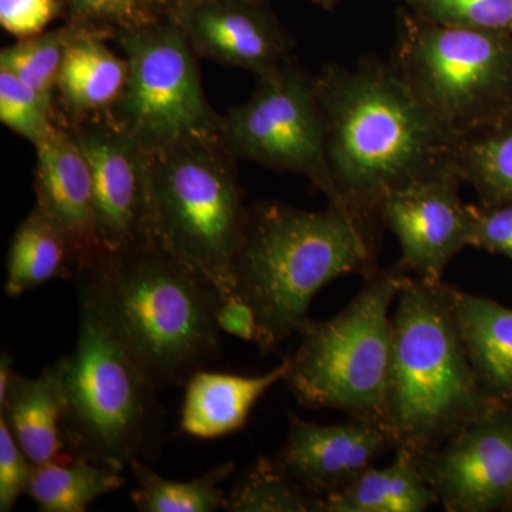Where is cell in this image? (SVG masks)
<instances>
[{
  "instance_id": "26",
  "label": "cell",
  "mask_w": 512,
  "mask_h": 512,
  "mask_svg": "<svg viewBox=\"0 0 512 512\" xmlns=\"http://www.w3.org/2000/svg\"><path fill=\"white\" fill-rule=\"evenodd\" d=\"M228 512H325V500L296 483L278 461L259 457L225 497Z\"/></svg>"
},
{
  "instance_id": "36",
  "label": "cell",
  "mask_w": 512,
  "mask_h": 512,
  "mask_svg": "<svg viewBox=\"0 0 512 512\" xmlns=\"http://www.w3.org/2000/svg\"><path fill=\"white\" fill-rule=\"evenodd\" d=\"M137 2L150 16H165L173 5V0H137Z\"/></svg>"
},
{
  "instance_id": "8",
  "label": "cell",
  "mask_w": 512,
  "mask_h": 512,
  "mask_svg": "<svg viewBox=\"0 0 512 512\" xmlns=\"http://www.w3.org/2000/svg\"><path fill=\"white\" fill-rule=\"evenodd\" d=\"M393 63L457 143L512 116V33L436 25L402 8Z\"/></svg>"
},
{
  "instance_id": "7",
  "label": "cell",
  "mask_w": 512,
  "mask_h": 512,
  "mask_svg": "<svg viewBox=\"0 0 512 512\" xmlns=\"http://www.w3.org/2000/svg\"><path fill=\"white\" fill-rule=\"evenodd\" d=\"M409 272H375L338 315L308 323L284 382L302 406L335 409L386 427L392 367V306ZM387 429V427H386ZM389 430V429H387Z\"/></svg>"
},
{
  "instance_id": "13",
  "label": "cell",
  "mask_w": 512,
  "mask_h": 512,
  "mask_svg": "<svg viewBox=\"0 0 512 512\" xmlns=\"http://www.w3.org/2000/svg\"><path fill=\"white\" fill-rule=\"evenodd\" d=\"M463 183L456 165L387 192L377 207L399 241L404 271L430 282H443L451 259L468 248L470 208L458 194Z\"/></svg>"
},
{
  "instance_id": "19",
  "label": "cell",
  "mask_w": 512,
  "mask_h": 512,
  "mask_svg": "<svg viewBox=\"0 0 512 512\" xmlns=\"http://www.w3.org/2000/svg\"><path fill=\"white\" fill-rule=\"evenodd\" d=\"M104 40L77 28L57 80V124L109 113L120 99L127 83V60Z\"/></svg>"
},
{
  "instance_id": "9",
  "label": "cell",
  "mask_w": 512,
  "mask_h": 512,
  "mask_svg": "<svg viewBox=\"0 0 512 512\" xmlns=\"http://www.w3.org/2000/svg\"><path fill=\"white\" fill-rule=\"evenodd\" d=\"M113 39L126 57L128 77L111 119L147 151L222 138L224 116L208 103L198 56L173 19L156 16Z\"/></svg>"
},
{
  "instance_id": "6",
  "label": "cell",
  "mask_w": 512,
  "mask_h": 512,
  "mask_svg": "<svg viewBox=\"0 0 512 512\" xmlns=\"http://www.w3.org/2000/svg\"><path fill=\"white\" fill-rule=\"evenodd\" d=\"M150 154V239L222 299L234 295L235 262L248 208L237 160L222 138L174 144Z\"/></svg>"
},
{
  "instance_id": "10",
  "label": "cell",
  "mask_w": 512,
  "mask_h": 512,
  "mask_svg": "<svg viewBox=\"0 0 512 512\" xmlns=\"http://www.w3.org/2000/svg\"><path fill=\"white\" fill-rule=\"evenodd\" d=\"M222 143L237 161H254L308 178L329 204L349 210L330 173L325 123L313 77L295 59L258 77L252 96L228 110Z\"/></svg>"
},
{
  "instance_id": "22",
  "label": "cell",
  "mask_w": 512,
  "mask_h": 512,
  "mask_svg": "<svg viewBox=\"0 0 512 512\" xmlns=\"http://www.w3.org/2000/svg\"><path fill=\"white\" fill-rule=\"evenodd\" d=\"M72 249L52 220L35 207L20 222L6 256L5 293L18 299L55 279H74Z\"/></svg>"
},
{
  "instance_id": "17",
  "label": "cell",
  "mask_w": 512,
  "mask_h": 512,
  "mask_svg": "<svg viewBox=\"0 0 512 512\" xmlns=\"http://www.w3.org/2000/svg\"><path fill=\"white\" fill-rule=\"evenodd\" d=\"M66 356L43 369L36 377L13 372L5 399L0 402V419L13 439L35 466L67 457L63 441Z\"/></svg>"
},
{
  "instance_id": "34",
  "label": "cell",
  "mask_w": 512,
  "mask_h": 512,
  "mask_svg": "<svg viewBox=\"0 0 512 512\" xmlns=\"http://www.w3.org/2000/svg\"><path fill=\"white\" fill-rule=\"evenodd\" d=\"M217 323L221 332L256 345L261 342V328L254 308L235 293L222 299L217 311Z\"/></svg>"
},
{
  "instance_id": "15",
  "label": "cell",
  "mask_w": 512,
  "mask_h": 512,
  "mask_svg": "<svg viewBox=\"0 0 512 512\" xmlns=\"http://www.w3.org/2000/svg\"><path fill=\"white\" fill-rule=\"evenodd\" d=\"M394 448L392 433L376 421L318 424L292 414L288 439L276 461L309 493L325 497L353 483Z\"/></svg>"
},
{
  "instance_id": "18",
  "label": "cell",
  "mask_w": 512,
  "mask_h": 512,
  "mask_svg": "<svg viewBox=\"0 0 512 512\" xmlns=\"http://www.w3.org/2000/svg\"><path fill=\"white\" fill-rule=\"evenodd\" d=\"M289 359L265 375L194 373L185 383L180 426L188 436L215 440L244 429L252 409L279 380H285Z\"/></svg>"
},
{
  "instance_id": "30",
  "label": "cell",
  "mask_w": 512,
  "mask_h": 512,
  "mask_svg": "<svg viewBox=\"0 0 512 512\" xmlns=\"http://www.w3.org/2000/svg\"><path fill=\"white\" fill-rule=\"evenodd\" d=\"M67 23L113 39L120 30L156 16L147 15L137 0H62Z\"/></svg>"
},
{
  "instance_id": "2",
  "label": "cell",
  "mask_w": 512,
  "mask_h": 512,
  "mask_svg": "<svg viewBox=\"0 0 512 512\" xmlns=\"http://www.w3.org/2000/svg\"><path fill=\"white\" fill-rule=\"evenodd\" d=\"M369 222L333 204L323 211L276 201L248 208L234 293L254 308L264 355L308 326L313 298L330 282L375 274Z\"/></svg>"
},
{
  "instance_id": "32",
  "label": "cell",
  "mask_w": 512,
  "mask_h": 512,
  "mask_svg": "<svg viewBox=\"0 0 512 512\" xmlns=\"http://www.w3.org/2000/svg\"><path fill=\"white\" fill-rule=\"evenodd\" d=\"M35 470V464L0 419V511H12L19 498L28 493Z\"/></svg>"
},
{
  "instance_id": "16",
  "label": "cell",
  "mask_w": 512,
  "mask_h": 512,
  "mask_svg": "<svg viewBox=\"0 0 512 512\" xmlns=\"http://www.w3.org/2000/svg\"><path fill=\"white\" fill-rule=\"evenodd\" d=\"M35 148L36 207L69 241L74 269L80 274L106 256L97 234L89 164L62 124Z\"/></svg>"
},
{
  "instance_id": "23",
  "label": "cell",
  "mask_w": 512,
  "mask_h": 512,
  "mask_svg": "<svg viewBox=\"0 0 512 512\" xmlns=\"http://www.w3.org/2000/svg\"><path fill=\"white\" fill-rule=\"evenodd\" d=\"M124 484L120 471L72 458L36 466L26 495L42 512H84Z\"/></svg>"
},
{
  "instance_id": "12",
  "label": "cell",
  "mask_w": 512,
  "mask_h": 512,
  "mask_svg": "<svg viewBox=\"0 0 512 512\" xmlns=\"http://www.w3.org/2000/svg\"><path fill=\"white\" fill-rule=\"evenodd\" d=\"M421 467L444 510L490 512L512 505V406L467 421Z\"/></svg>"
},
{
  "instance_id": "38",
  "label": "cell",
  "mask_w": 512,
  "mask_h": 512,
  "mask_svg": "<svg viewBox=\"0 0 512 512\" xmlns=\"http://www.w3.org/2000/svg\"><path fill=\"white\" fill-rule=\"evenodd\" d=\"M175 2H178V0H173V5H174ZM173 5H171V6H173ZM168 10H170V9H168Z\"/></svg>"
},
{
  "instance_id": "20",
  "label": "cell",
  "mask_w": 512,
  "mask_h": 512,
  "mask_svg": "<svg viewBox=\"0 0 512 512\" xmlns=\"http://www.w3.org/2000/svg\"><path fill=\"white\" fill-rule=\"evenodd\" d=\"M468 360L484 393L512 406V309L448 285Z\"/></svg>"
},
{
  "instance_id": "25",
  "label": "cell",
  "mask_w": 512,
  "mask_h": 512,
  "mask_svg": "<svg viewBox=\"0 0 512 512\" xmlns=\"http://www.w3.org/2000/svg\"><path fill=\"white\" fill-rule=\"evenodd\" d=\"M454 163L483 204L512 202V116L461 140Z\"/></svg>"
},
{
  "instance_id": "21",
  "label": "cell",
  "mask_w": 512,
  "mask_h": 512,
  "mask_svg": "<svg viewBox=\"0 0 512 512\" xmlns=\"http://www.w3.org/2000/svg\"><path fill=\"white\" fill-rule=\"evenodd\" d=\"M323 500L325 512H423L439 504L419 456L406 447L394 448L389 466L367 468Z\"/></svg>"
},
{
  "instance_id": "3",
  "label": "cell",
  "mask_w": 512,
  "mask_h": 512,
  "mask_svg": "<svg viewBox=\"0 0 512 512\" xmlns=\"http://www.w3.org/2000/svg\"><path fill=\"white\" fill-rule=\"evenodd\" d=\"M157 390L185 384L220 352L214 285L154 242L107 254L80 272Z\"/></svg>"
},
{
  "instance_id": "29",
  "label": "cell",
  "mask_w": 512,
  "mask_h": 512,
  "mask_svg": "<svg viewBox=\"0 0 512 512\" xmlns=\"http://www.w3.org/2000/svg\"><path fill=\"white\" fill-rule=\"evenodd\" d=\"M0 121L33 146L55 133L57 116L45 100L15 74L0 69Z\"/></svg>"
},
{
  "instance_id": "24",
  "label": "cell",
  "mask_w": 512,
  "mask_h": 512,
  "mask_svg": "<svg viewBox=\"0 0 512 512\" xmlns=\"http://www.w3.org/2000/svg\"><path fill=\"white\" fill-rule=\"evenodd\" d=\"M130 470L137 480L130 500L141 512H214L224 507L227 493L220 484L234 474L232 461L207 471L204 476L187 481H173L158 476L141 460H133Z\"/></svg>"
},
{
  "instance_id": "37",
  "label": "cell",
  "mask_w": 512,
  "mask_h": 512,
  "mask_svg": "<svg viewBox=\"0 0 512 512\" xmlns=\"http://www.w3.org/2000/svg\"><path fill=\"white\" fill-rule=\"evenodd\" d=\"M308 2L313 3V5L320 6L322 9L330 10L335 8L336 3L339 0H308Z\"/></svg>"
},
{
  "instance_id": "4",
  "label": "cell",
  "mask_w": 512,
  "mask_h": 512,
  "mask_svg": "<svg viewBox=\"0 0 512 512\" xmlns=\"http://www.w3.org/2000/svg\"><path fill=\"white\" fill-rule=\"evenodd\" d=\"M386 427L423 458L494 406L468 360L448 285L410 275L392 315Z\"/></svg>"
},
{
  "instance_id": "35",
  "label": "cell",
  "mask_w": 512,
  "mask_h": 512,
  "mask_svg": "<svg viewBox=\"0 0 512 512\" xmlns=\"http://www.w3.org/2000/svg\"><path fill=\"white\" fill-rule=\"evenodd\" d=\"M13 362L15 360H13V356L10 355L8 350H3L2 357H0V402L5 399L10 380H12Z\"/></svg>"
},
{
  "instance_id": "11",
  "label": "cell",
  "mask_w": 512,
  "mask_h": 512,
  "mask_svg": "<svg viewBox=\"0 0 512 512\" xmlns=\"http://www.w3.org/2000/svg\"><path fill=\"white\" fill-rule=\"evenodd\" d=\"M92 174L97 234L107 254L151 242L150 154L110 114L63 123Z\"/></svg>"
},
{
  "instance_id": "31",
  "label": "cell",
  "mask_w": 512,
  "mask_h": 512,
  "mask_svg": "<svg viewBox=\"0 0 512 512\" xmlns=\"http://www.w3.org/2000/svg\"><path fill=\"white\" fill-rule=\"evenodd\" d=\"M470 234L468 247L503 255L512 261L511 204L468 205Z\"/></svg>"
},
{
  "instance_id": "33",
  "label": "cell",
  "mask_w": 512,
  "mask_h": 512,
  "mask_svg": "<svg viewBox=\"0 0 512 512\" xmlns=\"http://www.w3.org/2000/svg\"><path fill=\"white\" fill-rule=\"evenodd\" d=\"M62 16V0H0V26L18 40L46 32Z\"/></svg>"
},
{
  "instance_id": "14",
  "label": "cell",
  "mask_w": 512,
  "mask_h": 512,
  "mask_svg": "<svg viewBox=\"0 0 512 512\" xmlns=\"http://www.w3.org/2000/svg\"><path fill=\"white\" fill-rule=\"evenodd\" d=\"M165 15L202 59L266 76L291 62L292 39L268 0H178Z\"/></svg>"
},
{
  "instance_id": "1",
  "label": "cell",
  "mask_w": 512,
  "mask_h": 512,
  "mask_svg": "<svg viewBox=\"0 0 512 512\" xmlns=\"http://www.w3.org/2000/svg\"><path fill=\"white\" fill-rule=\"evenodd\" d=\"M330 173L343 204L367 220L387 192L454 167L457 141L393 62L328 64L313 77Z\"/></svg>"
},
{
  "instance_id": "28",
  "label": "cell",
  "mask_w": 512,
  "mask_h": 512,
  "mask_svg": "<svg viewBox=\"0 0 512 512\" xmlns=\"http://www.w3.org/2000/svg\"><path fill=\"white\" fill-rule=\"evenodd\" d=\"M417 18L451 28L512 33V0H399Z\"/></svg>"
},
{
  "instance_id": "27",
  "label": "cell",
  "mask_w": 512,
  "mask_h": 512,
  "mask_svg": "<svg viewBox=\"0 0 512 512\" xmlns=\"http://www.w3.org/2000/svg\"><path fill=\"white\" fill-rule=\"evenodd\" d=\"M76 32L77 28L66 23L62 28L18 40L0 52V69L8 70L32 87L56 116L57 80Z\"/></svg>"
},
{
  "instance_id": "5",
  "label": "cell",
  "mask_w": 512,
  "mask_h": 512,
  "mask_svg": "<svg viewBox=\"0 0 512 512\" xmlns=\"http://www.w3.org/2000/svg\"><path fill=\"white\" fill-rule=\"evenodd\" d=\"M79 333L64 370L62 431L67 457L123 473L154 447L161 416L143 367L107 318L92 284L74 278Z\"/></svg>"
}]
</instances>
